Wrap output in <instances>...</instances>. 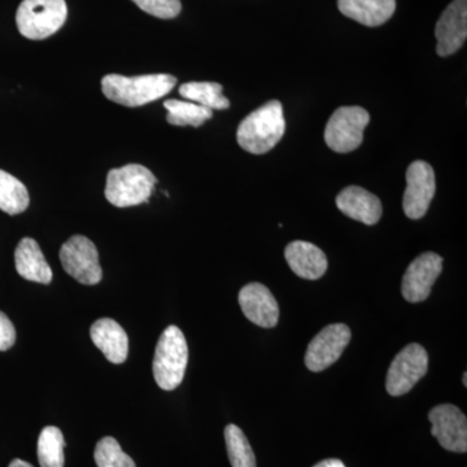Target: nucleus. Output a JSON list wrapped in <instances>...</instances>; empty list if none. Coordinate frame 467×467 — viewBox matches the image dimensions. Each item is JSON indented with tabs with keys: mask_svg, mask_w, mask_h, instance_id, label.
I'll use <instances>...</instances> for the list:
<instances>
[{
	"mask_svg": "<svg viewBox=\"0 0 467 467\" xmlns=\"http://www.w3.org/2000/svg\"><path fill=\"white\" fill-rule=\"evenodd\" d=\"M285 119L281 101L270 100L250 113L239 125V146L254 155H264L284 138Z\"/></svg>",
	"mask_w": 467,
	"mask_h": 467,
	"instance_id": "nucleus-1",
	"label": "nucleus"
},
{
	"mask_svg": "<svg viewBox=\"0 0 467 467\" xmlns=\"http://www.w3.org/2000/svg\"><path fill=\"white\" fill-rule=\"evenodd\" d=\"M177 78L171 75H109L101 79V90L109 100L133 109L165 97L173 90Z\"/></svg>",
	"mask_w": 467,
	"mask_h": 467,
	"instance_id": "nucleus-2",
	"label": "nucleus"
},
{
	"mask_svg": "<svg viewBox=\"0 0 467 467\" xmlns=\"http://www.w3.org/2000/svg\"><path fill=\"white\" fill-rule=\"evenodd\" d=\"M189 362L186 337L177 326H169L160 337L153 358V377L160 389L173 391L182 383Z\"/></svg>",
	"mask_w": 467,
	"mask_h": 467,
	"instance_id": "nucleus-3",
	"label": "nucleus"
},
{
	"mask_svg": "<svg viewBox=\"0 0 467 467\" xmlns=\"http://www.w3.org/2000/svg\"><path fill=\"white\" fill-rule=\"evenodd\" d=\"M158 182L152 171L140 164L112 169L107 175L106 198L117 208L134 207L149 202Z\"/></svg>",
	"mask_w": 467,
	"mask_h": 467,
	"instance_id": "nucleus-4",
	"label": "nucleus"
},
{
	"mask_svg": "<svg viewBox=\"0 0 467 467\" xmlns=\"http://www.w3.org/2000/svg\"><path fill=\"white\" fill-rule=\"evenodd\" d=\"M67 16L66 0H24L17 9V29L26 38L41 41L58 32Z\"/></svg>",
	"mask_w": 467,
	"mask_h": 467,
	"instance_id": "nucleus-5",
	"label": "nucleus"
},
{
	"mask_svg": "<svg viewBox=\"0 0 467 467\" xmlns=\"http://www.w3.org/2000/svg\"><path fill=\"white\" fill-rule=\"evenodd\" d=\"M370 115L361 107H340L328 119L325 142L337 153L352 152L361 146Z\"/></svg>",
	"mask_w": 467,
	"mask_h": 467,
	"instance_id": "nucleus-6",
	"label": "nucleus"
},
{
	"mask_svg": "<svg viewBox=\"0 0 467 467\" xmlns=\"http://www.w3.org/2000/svg\"><path fill=\"white\" fill-rule=\"evenodd\" d=\"M429 370V353L420 344L410 343L400 350L389 368L386 389L393 398L405 395Z\"/></svg>",
	"mask_w": 467,
	"mask_h": 467,
	"instance_id": "nucleus-7",
	"label": "nucleus"
},
{
	"mask_svg": "<svg viewBox=\"0 0 467 467\" xmlns=\"http://www.w3.org/2000/svg\"><path fill=\"white\" fill-rule=\"evenodd\" d=\"M60 261L67 275L79 284L94 285L103 278L97 247L84 235L72 236L64 243L60 250Z\"/></svg>",
	"mask_w": 467,
	"mask_h": 467,
	"instance_id": "nucleus-8",
	"label": "nucleus"
},
{
	"mask_svg": "<svg viewBox=\"0 0 467 467\" xmlns=\"http://www.w3.org/2000/svg\"><path fill=\"white\" fill-rule=\"evenodd\" d=\"M436 192L435 173L426 161H414L407 171V190L402 208L410 220L425 217Z\"/></svg>",
	"mask_w": 467,
	"mask_h": 467,
	"instance_id": "nucleus-9",
	"label": "nucleus"
},
{
	"mask_svg": "<svg viewBox=\"0 0 467 467\" xmlns=\"http://www.w3.org/2000/svg\"><path fill=\"white\" fill-rule=\"evenodd\" d=\"M350 342V328L344 324L326 326L309 343L306 365L310 371L319 373L335 364Z\"/></svg>",
	"mask_w": 467,
	"mask_h": 467,
	"instance_id": "nucleus-10",
	"label": "nucleus"
},
{
	"mask_svg": "<svg viewBox=\"0 0 467 467\" xmlns=\"http://www.w3.org/2000/svg\"><path fill=\"white\" fill-rule=\"evenodd\" d=\"M431 434L445 451H467V420L459 408L451 404L438 405L429 413Z\"/></svg>",
	"mask_w": 467,
	"mask_h": 467,
	"instance_id": "nucleus-11",
	"label": "nucleus"
},
{
	"mask_svg": "<svg viewBox=\"0 0 467 467\" xmlns=\"http://www.w3.org/2000/svg\"><path fill=\"white\" fill-rule=\"evenodd\" d=\"M442 272V259L434 252L418 256L402 276L401 292L409 303H422L431 294L438 276Z\"/></svg>",
	"mask_w": 467,
	"mask_h": 467,
	"instance_id": "nucleus-12",
	"label": "nucleus"
},
{
	"mask_svg": "<svg viewBox=\"0 0 467 467\" xmlns=\"http://www.w3.org/2000/svg\"><path fill=\"white\" fill-rule=\"evenodd\" d=\"M435 36L439 57H450L462 47L467 36V0H454L445 8L436 24Z\"/></svg>",
	"mask_w": 467,
	"mask_h": 467,
	"instance_id": "nucleus-13",
	"label": "nucleus"
},
{
	"mask_svg": "<svg viewBox=\"0 0 467 467\" xmlns=\"http://www.w3.org/2000/svg\"><path fill=\"white\" fill-rule=\"evenodd\" d=\"M239 306L252 324L264 328L275 327L279 319V306L266 285L250 284L239 292Z\"/></svg>",
	"mask_w": 467,
	"mask_h": 467,
	"instance_id": "nucleus-14",
	"label": "nucleus"
},
{
	"mask_svg": "<svg viewBox=\"0 0 467 467\" xmlns=\"http://www.w3.org/2000/svg\"><path fill=\"white\" fill-rule=\"evenodd\" d=\"M337 205L346 216L365 225H376L382 217V202L362 187H346L337 196Z\"/></svg>",
	"mask_w": 467,
	"mask_h": 467,
	"instance_id": "nucleus-15",
	"label": "nucleus"
},
{
	"mask_svg": "<svg viewBox=\"0 0 467 467\" xmlns=\"http://www.w3.org/2000/svg\"><path fill=\"white\" fill-rule=\"evenodd\" d=\"M285 261L292 272L303 279L316 281L327 270V257L321 248L309 242H292L285 250Z\"/></svg>",
	"mask_w": 467,
	"mask_h": 467,
	"instance_id": "nucleus-16",
	"label": "nucleus"
},
{
	"mask_svg": "<svg viewBox=\"0 0 467 467\" xmlns=\"http://www.w3.org/2000/svg\"><path fill=\"white\" fill-rule=\"evenodd\" d=\"M92 343L112 364H124L129 355V337L121 325L110 318H100L90 327Z\"/></svg>",
	"mask_w": 467,
	"mask_h": 467,
	"instance_id": "nucleus-17",
	"label": "nucleus"
},
{
	"mask_svg": "<svg viewBox=\"0 0 467 467\" xmlns=\"http://www.w3.org/2000/svg\"><path fill=\"white\" fill-rule=\"evenodd\" d=\"M15 265L18 275L36 284L50 285L52 270L38 243L32 238L21 239L15 251Z\"/></svg>",
	"mask_w": 467,
	"mask_h": 467,
	"instance_id": "nucleus-18",
	"label": "nucleus"
},
{
	"mask_svg": "<svg viewBox=\"0 0 467 467\" xmlns=\"http://www.w3.org/2000/svg\"><path fill=\"white\" fill-rule=\"evenodd\" d=\"M344 16L365 26H379L395 14L396 0H337Z\"/></svg>",
	"mask_w": 467,
	"mask_h": 467,
	"instance_id": "nucleus-19",
	"label": "nucleus"
},
{
	"mask_svg": "<svg viewBox=\"0 0 467 467\" xmlns=\"http://www.w3.org/2000/svg\"><path fill=\"white\" fill-rule=\"evenodd\" d=\"M223 88L216 82H187L180 88L181 97L209 109H227L230 100L223 97Z\"/></svg>",
	"mask_w": 467,
	"mask_h": 467,
	"instance_id": "nucleus-20",
	"label": "nucleus"
},
{
	"mask_svg": "<svg viewBox=\"0 0 467 467\" xmlns=\"http://www.w3.org/2000/svg\"><path fill=\"white\" fill-rule=\"evenodd\" d=\"M29 202V192L26 184L0 169V211L15 216L26 212Z\"/></svg>",
	"mask_w": 467,
	"mask_h": 467,
	"instance_id": "nucleus-21",
	"label": "nucleus"
},
{
	"mask_svg": "<svg viewBox=\"0 0 467 467\" xmlns=\"http://www.w3.org/2000/svg\"><path fill=\"white\" fill-rule=\"evenodd\" d=\"M165 109L168 110L167 121L174 126H193L199 128L204 124L207 119L213 117L212 109L192 103V101H182L171 99L164 103Z\"/></svg>",
	"mask_w": 467,
	"mask_h": 467,
	"instance_id": "nucleus-22",
	"label": "nucleus"
},
{
	"mask_svg": "<svg viewBox=\"0 0 467 467\" xmlns=\"http://www.w3.org/2000/svg\"><path fill=\"white\" fill-rule=\"evenodd\" d=\"M63 432L55 426L45 427L38 439V461L41 467H64L66 457H64Z\"/></svg>",
	"mask_w": 467,
	"mask_h": 467,
	"instance_id": "nucleus-23",
	"label": "nucleus"
},
{
	"mask_svg": "<svg viewBox=\"0 0 467 467\" xmlns=\"http://www.w3.org/2000/svg\"><path fill=\"white\" fill-rule=\"evenodd\" d=\"M227 454L233 467H257L256 457L247 436L235 425H227L225 429Z\"/></svg>",
	"mask_w": 467,
	"mask_h": 467,
	"instance_id": "nucleus-24",
	"label": "nucleus"
},
{
	"mask_svg": "<svg viewBox=\"0 0 467 467\" xmlns=\"http://www.w3.org/2000/svg\"><path fill=\"white\" fill-rule=\"evenodd\" d=\"M98 467H137L133 459L124 451L115 438L106 436L98 442L94 451Z\"/></svg>",
	"mask_w": 467,
	"mask_h": 467,
	"instance_id": "nucleus-25",
	"label": "nucleus"
},
{
	"mask_svg": "<svg viewBox=\"0 0 467 467\" xmlns=\"http://www.w3.org/2000/svg\"><path fill=\"white\" fill-rule=\"evenodd\" d=\"M146 14L159 18L177 17L182 11L181 0H131Z\"/></svg>",
	"mask_w": 467,
	"mask_h": 467,
	"instance_id": "nucleus-26",
	"label": "nucleus"
},
{
	"mask_svg": "<svg viewBox=\"0 0 467 467\" xmlns=\"http://www.w3.org/2000/svg\"><path fill=\"white\" fill-rule=\"evenodd\" d=\"M16 342V328L12 324L11 319L0 312V350L5 352L15 346Z\"/></svg>",
	"mask_w": 467,
	"mask_h": 467,
	"instance_id": "nucleus-27",
	"label": "nucleus"
},
{
	"mask_svg": "<svg viewBox=\"0 0 467 467\" xmlns=\"http://www.w3.org/2000/svg\"><path fill=\"white\" fill-rule=\"evenodd\" d=\"M313 467H346L342 461L337 459H328L321 461V462L317 463Z\"/></svg>",
	"mask_w": 467,
	"mask_h": 467,
	"instance_id": "nucleus-28",
	"label": "nucleus"
},
{
	"mask_svg": "<svg viewBox=\"0 0 467 467\" xmlns=\"http://www.w3.org/2000/svg\"><path fill=\"white\" fill-rule=\"evenodd\" d=\"M8 467H34L32 463L26 462L24 460H14L11 463H9Z\"/></svg>",
	"mask_w": 467,
	"mask_h": 467,
	"instance_id": "nucleus-29",
	"label": "nucleus"
},
{
	"mask_svg": "<svg viewBox=\"0 0 467 467\" xmlns=\"http://www.w3.org/2000/svg\"><path fill=\"white\" fill-rule=\"evenodd\" d=\"M463 386L467 387V373H463Z\"/></svg>",
	"mask_w": 467,
	"mask_h": 467,
	"instance_id": "nucleus-30",
	"label": "nucleus"
}]
</instances>
